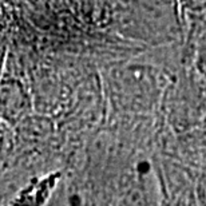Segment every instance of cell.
Returning a JSON list of instances; mask_svg holds the SVG:
<instances>
[{
    "mask_svg": "<svg viewBox=\"0 0 206 206\" xmlns=\"http://www.w3.org/2000/svg\"><path fill=\"white\" fill-rule=\"evenodd\" d=\"M32 99L24 83L15 76L0 78V120L11 127L31 115Z\"/></svg>",
    "mask_w": 206,
    "mask_h": 206,
    "instance_id": "obj_1",
    "label": "cell"
},
{
    "mask_svg": "<svg viewBox=\"0 0 206 206\" xmlns=\"http://www.w3.org/2000/svg\"><path fill=\"white\" fill-rule=\"evenodd\" d=\"M16 142L14 127L0 120V172L14 163Z\"/></svg>",
    "mask_w": 206,
    "mask_h": 206,
    "instance_id": "obj_2",
    "label": "cell"
},
{
    "mask_svg": "<svg viewBox=\"0 0 206 206\" xmlns=\"http://www.w3.org/2000/svg\"><path fill=\"white\" fill-rule=\"evenodd\" d=\"M138 170L141 173H146L147 170H149V165H147V162H143V163H141V165L138 166Z\"/></svg>",
    "mask_w": 206,
    "mask_h": 206,
    "instance_id": "obj_3",
    "label": "cell"
},
{
    "mask_svg": "<svg viewBox=\"0 0 206 206\" xmlns=\"http://www.w3.org/2000/svg\"><path fill=\"white\" fill-rule=\"evenodd\" d=\"M4 59H6V56L0 59V78L3 76V67H4Z\"/></svg>",
    "mask_w": 206,
    "mask_h": 206,
    "instance_id": "obj_4",
    "label": "cell"
}]
</instances>
